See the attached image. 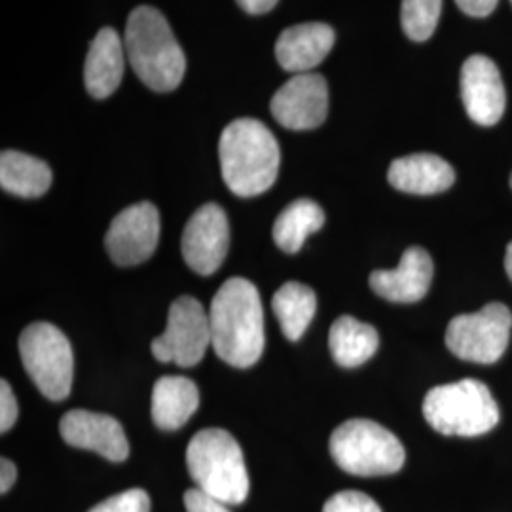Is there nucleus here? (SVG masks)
Instances as JSON below:
<instances>
[{"mask_svg":"<svg viewBox=\"0 0 512 512\" xmlns=\"http://www.w3.org/2000/svg\"><path fill=\"white\" fill-rule=\"evenodd\" d=\"M88 512H150V497L141 488H131L97 503Z\"/></svg>","mask_w":512,"mask_h":512,"instance_id":"nucleus-25","label":"nucleus"},{"mask_svg":"<svg viewBox=\"0 0 512 512\" xmlns=\"http://www.w3.org/2000/svg\"><path fill=\"white\" fill-rule=\"evenodd\" d=\"M63 440L80 450H90L114 463H122L129 456V442L122 423L107 414L92 410H71L59 421Z\"/></svg>","mask_w":512,"mask_h":512,"instance_id":"nucleus-13","label":"nucleus"},{"mask_svg":"<svg viewBox=\"0 0 512 512\" xmlns=\"http://www.w3.org/2000/svg\"><path fill=\"white\" fill-rule=\"evenodd\" d=\"M511 2H512V0H511Z\"/></svg>","mask_w":512,"mask_h":512,"instance_id":"nucleus-34","label":"nucleus"},{"mask_svg":"<svg viewBox=\"0 0 512 512\" xmlns=\"http://www.w3.org/2000/svg\"><path fill=\"white\" fill-rule=\"evenodd\" d=\"M52 169L44 160L18 150H4L0 156V186L18 198H40L52 186Z\"/></svg>","mask_w":512,"mask_h":512,"instance_id":"nucleus-21","label":"nucleus"},{"mask_svg":"<svg viewBox=\"0 0 512 512\" xmlns=\"http://www.w3.org/2000/svg\"><path fill=\"white\" fill-rule=\"evenodd\" d=\"M16 478H18V469L14 461L8 458L0 459V494H8L16 484Z\"/></svg>","mask_w":512,"mask_h":512,"instance_id":"nucleus-30","label":"nucleus"},{"mask_svg":"<svg viewBox=\"0 0 512 512\" xmlns=\"http://www.w3.org/2000/svg\"><path fill=\"white\" fill-rule=\"evenodd\" d=\"M427 423L446 437H480L499 423V406L488 385L459 380L437 385L423 399Z\"/></svg>","mask_w":512,"mask_h":512,"instance_id":"nucleus-5","label":"nucleus"},{"mask_svg":"<svg viewBox=\"0 0 512 512\" xmlns=\"http://www.w3.org/2000/svg\"><path fill=\"white\" fill-rule=\"evenodd\" d=\"M433 258L421 247H408L395 270L370 274V289L395 304H414L427 294L433 281Z\"/></svg>","mask_w":512,"mask_h":512,"instance_id":"nucleus-15","label":"nucleus"},{"mask_svg":"<svg viewBox=\"0 0 512 512\" xmlns=\"http://www.w3.org/2000/svg\"><path fill=\"white\" fill-rule=\"evenodd\" d=\"M334 40V29L327 23L293 25L277 38V63L289 73H311L330 54Z\"/></svg>","mask_w":512,"mask_h":512,"instance_id":"nucleus-16","label":"nucleus"},{"mask_svg":"<svg viewBox=\"0 0 512 512\" xmlns=\"http://www.w3.org/2000/svg\"><path fill=\"white\" fill-rule=\"evenodd\" d=\"M19 418V406L12 385L0 382V433H8Z\"/></svg>","mask_w":512,"mask_h":512,"instance_id":"nucleus-27","label":"nucleus"},{"mask_svg":"<svg viewBox=\"0 0 512 512\" xmlns=\"http://www.w3.org/2000/svg\"><path fill=\"white\" fill-rule=\"evenodd\" d=\"M200 406V389L184 376H164L152 389V420L164 431H177Z\"/></svg>","mask_w":512,"mask_h":512,"instance_id":"nucleus-19","label":"nucleus"},{"mask_svg":"<svg viewBox=\"0 0 512 512\" xmlns=\"http://www.w3.org/2000/svg\"><path fill=\"white\" fill-rule=\"evenodd\" d=\"M505 270H507V275H509V279L512 281V241L509 243L507 255H505Z\"/></svg>","mask_w":512,"mask_h":512,"instance_id":"nucleus-32","label":"nucleus"},{"mask_svg":"<svg viewBox=\"0 0 512 512\" xmlns=\"http://www.w3.org/2000/svg\"><path fill=\"white\" fill-rule=\"evenodd\" d=\"M19 357L38 391L50 401H65L74 378L69 338L52 323L37 321L19 336Z\"/></svg>","mask_w":512,"mask_h":512,"instance_id":"nucleus-7","label":"nucleus"},{"mask_svg":"<svg viewBox=\"0 0 512 512\" xmlns=\"http://www.w3.org/2000/svg\"><path fill=\"white\" fill-rule=\"evenodd\" d=\"M323 224H325V211L319 203L308 198L296 200L291 205H287L275 219V245L283 253L294 255L302 249L308 236L319 232Z\"/></svg>","mask_w":512,"mask_h":512,"instance_id":"nucleus-22","label":"nucleus"},{"mask_svg":"<svg viewBox=\"0 0 512 512\" xmlns=\"http://www.w3.org/2000/svg\"><path fill=\"white\" fill-rule=\"evenodd\" d=\"M330 456L336 465L355 476L395 475L403 469L406 452L384 425L370 420H349L330 435Z\"/></svg>","mask_w":512,"mask_h":512,"instance_id":"nucleus-6","label":"nucleus"},{"mask_svg":"<svg viewBox=\"0 0 512 512\" xmlns=\"http://www.w3.org/2000/svg\"><path fill=\"white\" fill-rule=\"evenodd\" d=\"M461 97L467 114L480 126H495L507 107L499 69L486 55H471L461 67Z\"/></svg>","mask_w":512,"mask_h":512,"instance_id":"nucleus-14","label":"nucleus"},{"mask_svg":"<svg viewBox=\"0 0 512 512\" xmlns=\"http://www.w3.org/2000/svg\"><path fill=\"white\" fill-rule=\"evenodd\" d=\"M126 59L124 40L114 29L103 27L93 38L84 65V84L88 93L95 99H107L116 92L124 78Z\"/></svg>","mask_w":512,"mask_h":512,"instance_id":"nucleus-17","label":"nucleus"},{"mask_svg":"<svg viewBox=\"0 0 512 512\" xmlns=\"http://www.w3.org/2000/svg\"><path fill=\"white\" fill-rule=\"evenodd\" d=\"M499 0H456L459 10L471 18H486L495 10Z\"/></svg>","mask_w":512,"mask_h":512,"instance_id":"nucleus-29","label":"nucleus"},{"mask_svg":"<svg viewBox=\"0 0 512 512\" xmlns=\"http://www.w3.org/2000/svg\"><path fill=\"white\" fill-rule=\"evenodd\" d=\"M272 310L287 340L296 342L310 327L317 310V298L308 285L289 281L274 294Z\"/></svg>","mask_w":512,"mask_h":512,"instance_id":"nucleus-23","label":"nucleus"},{"mask_svg":"<svg viewBox=\"0 0 512 512\" xmlns=\"http://www.w3.org/2000/svg\"><path fill=\"white\" fill-rule=\"evenodd\" d=\"M323 512H382V509L372 497L355 490H348V492L332 495L325 503Z\"/></svg>","mask_w":512,"mask_h":512,"instance_id":"nucleus-26","label":"nucleus"},{"mask_svg":"<svg viewBox=\"0 0 512 512\" xmlns=\"http://www.w3.org/2000/svg\"><path fill=\"white\" fill-rule=\"evenodd\" d=\"M186 467L196 488L226 505H241L249 495V473L238 440L211 427L194 435L186 448Z\"/></svg>","mask_w":512,"mask_h":512,"instance_id":"nucleus-4","label":"nucleus"},{"mask_svg":"<svg viewBox=\"0 0 512 512\" xmlns=\"http://www.w3.org/2000/svg\"><path fill=\"white\" fill-rule=\"evenodd\" d=\"M211 346L209 311L194 296L177 298L167 315L164 332L152 340V355L160 363L190 368L196 366Z\"/></svg>","mask_w":512,"mask_h":512,"instance_id":"nucleus-9","label":"nucleus"},{"mask_svg":"<svg viewBox=\"0 0 512 512\" xmlns=\"http://www.w3.org/2000/svg\"><path fill=\"white\" fill-rule=\"evenodd\" d=\"M211 348L226 365H256L266 346L260 293L249 279L232 277L220 287L209 306Z\"/></svg>","mask_w":512,"mask_h":512,"instance_id":"nucleus-1","label":"nucleus"},{"mask_svg":"<svg viewBox=\"0 0 512 512\" xmlns=\"http://www.w3.org/2000/svg\"><path fill=\"white\" fill-rule=\"evenodd\" d=\"M511 330V310L492 302L476 313L454 317L446 329V346L463 361L494 365L509 348Z\"/></svg>","mask_w":512,"mask_h":512,"instance_id":"nucleus-8","label":"nucleus"},{"mask_svg":"<svg viewBox=\"0 0 512 512\" xmlns=\"http://www.w3.org/2000/svg\"><path fill=\"white\" fill-rule=\"evenodd\" d=\"M511 188H512V175H511Z\"/></svg>","mask_w":512,"mask_h":512,"instance_id":"nucleus-33","label":"nucleus"},{"mask_svg":"<svg viewBox=\"0 0 512 512\" xmlns=\"http://www.w3.org/2000/svg\"><path fill=\"white\" fill-rule=\"evenodd\" d=\"M389 184L406 194L433 196L446 192L456 181L454 167L437 154H410L395 160L387 171Z\"/></svg>","mask_w":512,"mask_h":512,"instance_id":"nucleus-18","label":"nucleus"},{"mask_svg":"<svg viewBox=\"0 0 512 512\" xmlns=\"http://www.w3.org/2000/svg\"><path fill=\"white\" fill-rule=\"evenodd\" d=\"M186 512H230L226 503L205 494L200 488H192L184 494Z\"/></svg>","mask_w":512,"mask_h":512,"instance_id":"nucleus-28","label":"nucleus"},{"mask_svg":"<svg viewBox=\"0 0 512 512\" xmlns=\"http://www.w3.org/2000/svg\"><path fill=\"white\" fill-rule=\"evenodd\" d=\"M270 110L283 128H319L329 114V86L317 73L294 74L272 97Z\"/></svg>","mask_w":512,"mask_h":512,"instance_id":"nucleus-12","label":"nucleus"},{"mask_svg":"<svg viewBox=\"0 0 512 512\" xmlns=\"http://www.w3.org/2000/svg\"><path fill=\"white\" fill-rule=\"evenodd\" d=\"M239 6L247 12V14H268L270 10H274L275 4L279 0H236Z\"/></svg>","mask_w":512,"mask_h":512,"instance_id":"nucleus-31","label":"nucleus"},{"mask_svg":"<svg viewBox=\"0 0 512 512\" xmlns=\"http://www.w3.org/2000/svg\"><path fill=\"white\" fill-rule=\"evenodd\" d=\"M158 241L160 213L154 203L141 202L114 217L105 236V247L114 264L128 268L147 262Z\"/></svg>","mask_w":512,"mask_h":512,"instance_id":"nucleus-10","label":"nucleus"},{"mask_svg":"<svg viewBox=\"0 0 512 512\" xmlns=\"http://www.w3.org/2000/svg\"><path fill=\"white\" fill-rule=\"evenodd\" d=\"M228 247L230 224L224 209L217 203H205L184 226V262L196 274L213 275L228 255Z\"/></svg>","mask_w":512,"mask_h":512,"instance_id":"nucleus-11","label":"nucleus"},{"mask_svg":"<svg viewBox=\"0 0 512 512\" xmlns=\"http://www.w3.org/2000/svg\"><path fill=\"white\" fill-rule=\"evenodd\" d=\"M219 160L226 186L239 198H255L274 186L281 148L260 120L239 118L220 135Z\"/></svg>","mask_w":512,"mask_h":512,"instance_id":"nucleus-2","label":"nucleus"},{"mask_svg":"<svg viewBox=\"0 0 512 512\" xmlns=\"http://www.w3.org/2000/svg\"><path fill=\"white\" fill-rule=\"evenodd\" d=\"M442 0H403L401 23L406 37L425 42L433 37L439 25Z\"/></svg>","mask_w":512,"mask_h":512,"instance_id":"nucleus-24","label":"nucleus"},{"mask_svg":"<svg viewBox=\"0 0 512 512\" xmlns=\"http://www.w3.org/2000/svg\"><path fill=\"white\" fill-rule=\"evenodd\" d=\"M124 46L129 65L154 92L177 90L186 73V55L164 14L152 6H139L129 14Z\"/></svg>","mask_w":512,"mask_h":512,"instance_id":"nucleus-3","label":"nucleus"},{"mask_svg":"<svg viewBox=\"0 0 512 512\" xmlns=\"http://www.w3.org/2000/svg\"><path fill=\"white\" fill-rule=\"evenodd\" d=\"M380 346L378 330L351 315L338 317L330 327L329 348L336 365L355 368L365 365Z\"/></svg>","mask_w":512,"mask_h":512,"instance_id":"nucleus-20","label":"nucleus"}]
</instances>
